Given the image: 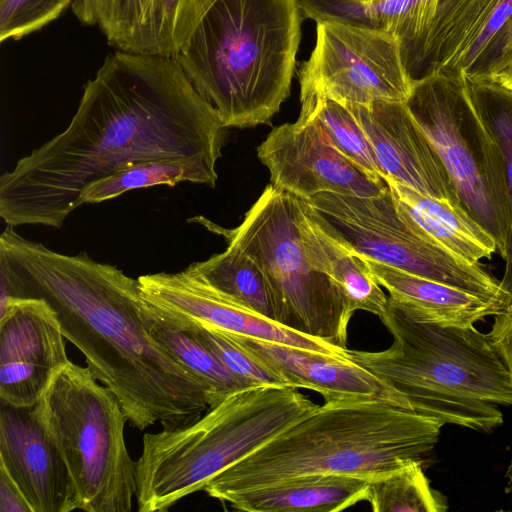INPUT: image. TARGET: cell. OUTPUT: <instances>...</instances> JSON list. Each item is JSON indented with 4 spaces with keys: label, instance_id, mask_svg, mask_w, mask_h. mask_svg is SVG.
Masks as SVG:
<instances>
[{
    "label": "cell",
    "instance_id": "1",
    "mask_svg": "<svg viewBox=\"0 0 512 512\" xmlns=\"http://www.w3.org/2000/svg\"><path fill=\"white\" fill-rule=\"evenodd\" d=\"M226 127L174 57L109 53L68 126L0 177V216L11 227L61 228L92 182L146 160L216 167Z\"/></svg>",
    "mask_w": 512,
    "mask_h": 512
},
{
    "label": "cell",
    "instance_id": "2",
    "mask_svg": "<svg viewBox=\"0 0 512 512\" xmlns=\"http://www.w3.org/2000/svg\"><path fill=\"white\" fill-rule=\"evenodd\" d=\"M0 306L11 297L44 299L94 377L141 431L192 423L215 406L210 387L147 332L138 279L86 253L68 255L8 226L0 235Z\"/></svg>",
    "mask_w": 512,
    "mask_h": 512
},
{
    "label": "cell",
    "instance_id": "3",
    "mask_svg": "<svg viewBox=\"0 0 512 512\" xmlns=\"http://www.w3.org/2000/svg\"><path fill=\"white\" fill-rule=\"evenodd\" d=\"M443 425L380 402L325 403L316 412L215 476L204 490L229 494L312 474L374 480L428 461Z\"/></svg>",
    "mask_w": 512,
    "mask_h": 512
},
{
    "label": "cell",
    "instance_id": "4",
    "mask_svg": "<svg viewBox=\"0 0 512 512\" xmlns=\"http://www.w3.org/2000/svg\"><path fill=\"white\" fill-rule=\"evenodd\" d=\"M298 0H216L174 56L226 128L270 123L290 95Z\"/></svg>",
    "mask_w": 512,
    "mask_h": 512
},
{
    "label": "cell",
    "instance_id": "5",
    "mask_svg": "<svg viewBox=\"0 0 512 512\" xmlns=\"http://www.w3.org/2000/svg\"><path fill=\"white\" fill-rule=\"evenodd\" d=\"M393 337L380 352L345 351L399 392L411 410L442 425L491 432L512 405V380L487 334L417 319L388 299L380 319Z\"/></svg>",
    "mask_w": 512,
    "mask_h": 512
},
{
    "label": "cell",
    "instance_id": "6",
    "mask_svg": "<svg viewBox=\"0 0 512 512\" xmlns=\"http://www.w3.org/2000/svg\"><path fill=\"white\" fill-rule=\"evenodd\" d=\"M321 406L292 386L240 390L190 424L145 433L136 461L140 512L166 511Z\"/></svg>",
    "mask_w": 512,
    "mask_h": 512
},
{
    "label": "cell",
    "instance_id": "7",
    "mask_svg": "<svg viewBox=\"0 0 512 512\" xmlns=\"http://www.w3.org/2000/svg\"><path fill=\"white\" fill-rule=\"evenodd\" d=\"M40 416L74 482L78 510L130 512L136 461L126 447L128 416L116 394L72 361L37 402Z\"/></svg>",
    "mask_w": 512,
    "mask_h": 512
},
{
    "label": "cell",
    "instance_id": "8",
    "mask_svg": "<svg viewBox=\"0 0 512 512\" xmlns=\"http://www.w3.org/2000/svg\"><path fill=\"white\" fill-rule=\"evenodd\" d=\"M301 213L302 199L270 183L237 227L214 230L263 270L277 323L347 348L353 314L331 278L310 263L301 235Z\"/></svg>",
    "mask_w": 512,
    "mask_h": 512
},
{
    "label": "cell",
    "instance_id": "9",
    "mask_svg": "<svg viewBox=\"0 0 512 512\" xmlns=\"http://www.w3.org/2000/svg\"><path fill=\"white\" fill-rule=\"evenodd\" d=\"M405 103L442 160L461 207L492 235L496 253L506 260L511 218L503 157L463 76L415 79Z\"/></svg>",
    "mask_w": 512,
    "mask_h": 512
},
{
    "label": "cell",
    "instance_id": "10",
    "mask_svg": "<svg viewBox=\"0 0 512 512\" xmlns=\"http://www.w3.org/2000/svg\"><path fill=\"white\" fill-rule=\"evenodd\" d=\"M305 201L366 259L512 309V299L500 280L480 263L465 261L410 224L399 213L389 187L375 196L324 192Z\"/></svg>",
    "mask_w": 512,
    "mask_h": 512
},
{
    "label": "cell",
    "instance_id": "11",
    "mask_svg": "<svg viewBox=\"0 0 512 512\" xmlns=\"http://www.w3.org/2000/svg\"><path fill=\"white\" fill-rule=\"evenodd\" d=\"M315 22V47L298 72L300 100L324 96L344 105L407 101L414 79L394 36L335 20Z\"/></svg>",
    "mask_w": 512,
    "mask_h": 512
},
{
    "label": "cell",
    "instance_id": "12",
    "mask_svg": "<svg viewBox=\"0 0 512 512\" xmlns=\"http://www.w3.org/2000/svg\"><path fill=\"white\" fill-rule=\"evenodd\" d=\"M257 154L271 184L303 200L324 192L369 197L388 188L340 153L314 117L274 127Z\"/></svg>",
    "mask_w": 512,
    "mask_h": 512
},
{
    "label": "cell",
    "instance_id": "13",
    "mask_svg": "<svg viewBox=\"0 0 512 512\" xmlns=\"http://www.w3.org/2000/svg\"><path fill=\"white\" fill-rule=\"evenodd\" d=\"M59 319L42 298L11 297L0 309V399L35 405L71 361Z\"/></svg>",
    "mask_w": 512,
    "mask_h": 512
},
{
    "label": "cell",
    "instance_id": "14",
    "mask_svg": "<svg viewBox=\"0 0 512 512\" xmlns=\"http://www.w3.org/2000/svg\"><path fill=\"white\" fill-rule=\"evenodd\" d=\"M216 0H71L83 25L97 27L114 50L174 57Z\"/></svg>",
    "mask_w": 512,
    "mask_h": 512
},
{
    "label": "cell",
    "instance_id": "15",
    "mask_svg": "<svg viewBox=\"0 0 512 512\" xmlns=\"http://www.w3.org/2000/svg\"><path fill=\"white\" fill-rule=\"evenodd\" d=\"M512 17V0H443L406 65L414 79L426 74L479 76ZM415 80V79H414Z\"/></svg>",
    "mask_w": 512,
    "mask_h": 512
},
{
    "label": "cell",
    "instance_id": "16",
    "mask_svg": "<svg viewBox=\"0 0 512 512\" xmlns=\"http://www.w3.org/2000/svg\"><path fill=\"white\" fill-rule=\"evenodd\" d=\"M0 467L18 485L33 512L78 509L69 469L46 429L37 403L16 407L1 401Z\"/></svg>",
    "mask_w": 512,
    "mask_h": 512
},
{
    "label": "cell",
    "instance_id": "17",
    "mask_svg": "<svg viewBox=\"0 0 512 512\" xmlns=\"http://www.w3.org/2000/svg\"><path fill=\"white\" fill-rule=\"evenodd\" d=\"M373 147L383 172L415 191L461 206L447 170L405 102L345 104Z\"/></svg>",
    "mask_w": 512,
    "mask_h": 512
},
{
    "label": "cell",
    "instance_id": "18",
    "mask_svg": "<svg viewBox=\"0 0 512 512\" xmlns=\"http://www.w3.org/2000/svg\"><path fill=\"white\" fill-rule=\"evenodd\" d=\"M137 279L143 298L165 311L232 334L345 358L347 348L292 331L259 315L228 299L187 269L146 274Z\"/></svg>",
    "mask_w": 512,
    "mask_h": 512
},
{
    "label": "cell",
    "instance_id": "19",
    "mask_svg": "<svg viewBox=\"0 0 512 512\" xmlns=\"http://www.w3.org/2000/svg\"><path fill=\"white\" fill-rule=\"evenodd\" d=\"M226 333L288 386L314 390L327 404L373 401L412 411L399 392L347 358Z\"/></svg>",
    "mask_w": 512,
    "mask_h": 512
},
{
    "label": "cell",
    "instance_id": "20",
    "mask_svg": "<svg viewBox=\"0 0 512 512\" xmlns=\"http://www.w3.org/2000/svg\"><path fill=\"white\" fill-rule=\"evenodd\" d=\"M301 235L312 266L331 278L349 311L384 316L388 297L367 259L358 253L307 201L302 199Z\"/></svg>",
    "mask_w": 512,
    "mask_h": 512
},
{
    "label": "cell",
    "instance_id": "21",
    "mask_svg": "<svg viewBox=\"0 0 512 512\" xmlns=\"http://www.w3.org/2000/svg\"><path fill=\"white\" fill-rule=\"evenodd\" d=\"M388 299L409 315L444 326L473 327L487 316L508 312L503 306L444 283L367 259Z\"/></svg>",
    "mask_w": 512,
    "mask_h": 512
},
{
    "label": "cell",
    "instance_id": "22",
    "mask_svg": "<svg viewBox=\"0 0 512 512\" xmlns=\"http://www.w3.org/2000/svg\"><path fill=\"white\" fill-rule=\"evenodd\" d=\"M371 480L358 476L312 474L227 495L246 512H338L366 499Z\"/></svg>",
    "mask_w": 512,
    "mask_h": 512
},
{
    "label": "cell",
    "instance_id": "23",
    "mask_svg": "<svg viewBox=\"0 0 512 512\" xmlns=\"http://www.w3.org/2000/svg\"><path fill=\"white\" fill-rule=\"evenodd\" d=\"M303 17L381 30L400 43L406 67L443 0H298Z\"/></svg>",
    "mask_w": 512,
    "mask_h": 512
},
{
    "label": "cell",
    "instance_id": "24",
    "mask_svg": "<svg viewBox=\"0 0 512 512\" xmlns=\"http://www.w3.org/2000/svg\"><path fill=\"white\" fill-rule=\"evenodd\" d=\"M385 182L399 213L434 242L472 264L496 253L492 235L461 206L423 195L391 179Z\"/></svg>",
    "mask_w": 512,
    "mask_h": 512
},
{
    "label": "cell",
    "instance_id": "25",
    "mask_svg": "<svg viewBox=\"0 0 512 512\" xmlns=\"http://www.w3.org/2000/svg\"><path fill=\"white\" fill-rule=\"evenodd\" d=\"M142 319L150 336L210 387L215 405L228 396L248 388L175 315L144 299Z\"/></svg>",
    "mask_w": 512,
    "mask_h": 512
},
{
    "label": "cell",
    "instance_id": "26",
    "mask_svg": "<svg viewBox=\"0 0 512 512\" xmlns=\"http://www.w3.org/2000/svg\"><path fill=\"white\" fill-rule=\"evenodd\" d=\"M186 269L233 302L275 321L268 280L257 262L239 248L227 244L223 252Z\"/></svg>",
    "mask_w": 512,
    "mask_h": 512
},
{
    "label": "cell",
    "instance_id": "27",
    "mask_svg": "<svg viewBox=\"0 0 512 512\" xmlns=\"http://www.w3.org/2000/svg\"><path fill=\"white\" fill-rule=\"evenodd\" d=\"M217 179L216 167L195 160L138 161L90 183L82 192L81 201L83 204H97L134 189L156 185L173 187L181 182L214 188Z\"/></svg>",
    "mask_w": 512,
    "mask_h": 512
},
{
    "label": "cell",
    "instance_id": "28",
    "mask_svg": "<svg viewBox=\"0 0 512 512\" xmlns=\"http://www.w3.org/2000/svg\"><path fill=\"white\" fill-rule=\"evenodd\" d=\"M469 98L503 157L510 205L511 228L502 288L512 299V90L484 76H463Z\"/></svg>",
    "mask_w": 512,
    "mask_h": 512
},
{
    "label": "cell",
    "instance_id": "29",
    "mask_svg": "<svg viewBox=\"0 0 512 512\" xmlns=\"http://www.w3.org/2000/svg\"><path fill=\"white\" fill-rule=\"evenodd\" d=\"M311 117L317 119L340 153L370 176L383 180L373 147L347 106L324 96L301 100L298 120Z\"/></svg>",
    "mask_w": 512,
    "mask_h": 512
},
{
    "label": "cell",
    "instance_id": "30",
    "mask_svg": "<svg viewBox=\"0 0 512 512\" xmlns=\"http://www.w3.org/2000/svg\"><path fill=\"white\" fill-rule=\"evenodd\" d=\"M423 465L411 462L370 481L366 499L374 512H445L446 499L432 489Z\"/></svg>",
    "mask_w": 512,
    "mask_h": 512
},
{
    "label": "cell",
    "instance_id": "31",
    "mask_svg": "<svg viewBox=\"0 0 512 512\" xmlns=\"http://www.w3.org/2000/svg\"><path fill=\"white\" fill-rule=\"evenodd\" d=\"M171 314L178 317L203 341L246 387L288 386L281 376L257 361L225 331L184 315Z\"/></svg>",
    "mask_w": 512,
    "mask_h": 512
},
{
    "label": "cell",
    "instance_id": "32",
    "mask_svg": "<svg viewBox=\"0 0 512 512\" xmlns=\"http://www.w3.org/2000/svg\"><path fill=\"white\" fill-rule=\"evenodd\" d=\"M71 0H0V41L20 40L56 20Z\"/></svg>",
    "mask_w": 512,
    "mask_h": 512
},
{
    "label": "cell",
    "instance_id": "33",
    "mask_svg": "<svg viewBox=\"0 0 512 512\" xmlns=\"http://www.w3.org/2000/svg\"><path fill=\"white\" fill-rule=\"evenodd\" d=\"M487 337L512 380V309L494 316V323Z\"/></svg>",
    "mask_w": 512,
    "mask_h": 512
},
{
    "label": "cell",
    "instance_id": "34",
    "mask_svg": "<svg viewBox=\"0 0 512 512\" xmlns=\"http://www.w3.org/2000/svg\"><path fill=\"white\" fill-rule=\"evenodd\" d=\"M0 512H33L24 494L3 467H0Z\"/></svg>",
    "mask_w": 512,
    "mask_h": 512
},
{
    "label": "cell",
    "instance_id": "35",
    "mask_svg": "<svg viewBox=\"0 0 512 512\" xmlns=\"http://www.w3.org/2000/svg\"><path fill=\"white\" fill-rule=\"evenodd\" d=\"M512 46V17L495 41L483 68L481 75L485 76L495 61Z\"/></svg>",
    "mask_w": 512,
    "mask_h": 512
},
{
    "label": "cell",
    "instance_id": "36",
    "mask_svg": "<svg viewBox=\"0 0 512 512\" xmlns=\"http://www.w3.org/2000/svg\"><path fill=\"white\" fill-rule=\"evenodd\" d=\"M484 77H490L512 90V52L499 59Z\"/></svg>",
    "mask_w": 512,
    "mask_h": 512
},
{
    "label": "cell",
    "instance_id": "37",
    "mask_svg": "<svg viewBox=\"0 0 512 512\" xmlns=\"http://www.w3.org/2000/svg\"><path fill=\"white\" fill-rule=\"evenodd\" d=\"M507 477H508L507 492L512 494V461L508 468Z\"/></svg>",
    "mask_w": 512,
    "mask_h": 512
},
{
    "label": "cell",
    "instance_id": "38",
    "mask_svg": "<svg viewBox=\"0 0 512 512\" xmlns=\"http://www.w3.org/2000/svg\"><path fill=\"white\" fill-rule=\"evenodd\" d=\"M344 1H363V0H344Z\"/></svg>",
    "mask_w": 512,
    "mask_h": 512
},
{
    "label": "cell",
    "instance_id": "39",
    "mask_svg": "<svg viewBox=\"0 0 512 512\" xmlns=\"http://www.w3.org/2000/svg\"><path fill=\"white\" fill-rule=\"evenodd\" d=\"M363 1H369V0H363Z\"/></svg>",
    "mask_w": 512,
    "mask_h": 512
}]
</instances>
